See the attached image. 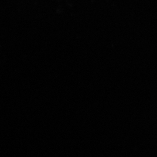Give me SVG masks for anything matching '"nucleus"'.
<instances>
[]
</instances>
